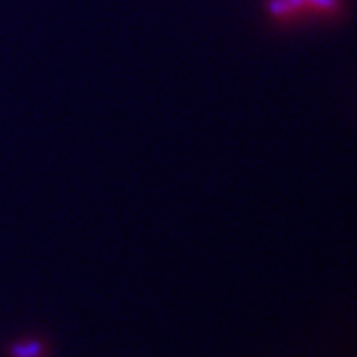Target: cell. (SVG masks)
Wrapping results in <instances>:
<instances>
[{
    "label": "cell",
    "instance_id": "6da1fadb",
    "mask_svg": "<svg viewBox=\"0 0 357 357\" xmlns=\"http://www.w3.org/2000/svg\"><path fill=\"white\" fill-rule=\"evenodd\" d=\"M40 345L38 344H26V345H16L14 347V356L16 357H38Z\"/></svg>",
    "mask_w": 357,
    "mask_h": 357
},
{
    "label": "cell",
    "instance_id": "7a4b0ae2",
    "mask_svg": "<svg viewBox=\"0 0 357 357\" xmlns=\"http://www.w3.org/2000/svg\"><path fill=\"white\" fill-rule=\"evenodd\" d=\"M316 4H324V6H332L335 0H314Z\"/></svg>",
    "mask_w": 357,
    "mask_h": 357
}]
</instances>
